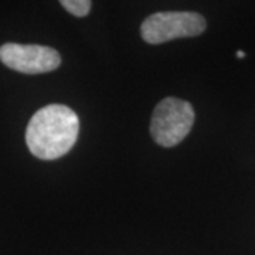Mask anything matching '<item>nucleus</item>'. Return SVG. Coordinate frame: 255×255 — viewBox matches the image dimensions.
<instances>
[{"label": "nucleus", "mask_w": 255, "mask_h": 255, "mask_svg": "<svg viewBox=\"0 0 255 255\" xmlns=\"http://www.w3.org/2000/svg\"><path fill=\"white\" fill-rule=\"evenodd\" d=\"M80 119L71 108L53 104L31 117L26 130V143L33 155L54 160L68 153L77 142Z\"/></svg>", "instance_id": "nucleus-1"}, {"label": "nucleus", "mask_w": 255, "mask_h": 255, "mask_svg": "<svg viewBox=\"0 0 255 255\" xmlns=\"http://www.w3.org/2000/svg\"><path fill=\"white\" fill-rule=\"evenodd\" d=\"M193 124L194 111L190 102L169 97L156 105L150 121V133L156 143L172 147L189 135Z\"/></svg>", "instance_id": "nucleus-2"}, {"label": "nucleus", "mask_w": 255, "mask_h": 255, "mask_svg": "<svg viewBox=\"0 0 255 255\" xmlns=\"http://www.w3.org/2000/svg\"><path fill=\"white\" fill-rule=\"evenodd\" d=\"M206 30V20L193 11H160L145 18L142 38L149 44H163L174 38L196 37Z\"/></svg>", "instance_id": "nucleus-3"}, {"label": "nucleus", "mask_w": 255, "mask_h": 255, "mask_svg": "<svg viewBox=\"0 0 255 255\" xmlns=\"http://www.w3.org/2000/svg\"><path fill=\"white\" fill-rule=\"evenodd\" d=\"M0 61L21 74H44L57 70L61 57L51 47L6 43L0 47Z\"/></svg>", "instance_id": "nucleus-4"}, {"label": "nucleus", "mask_w": 255, "mask_h": 255, "mask_svg": "<svg viewBox=\"0 0 255 255\" xmlns=\"http://www.w3.org/2000/svg\"><path fill=\"white\" fill-rule=\"evenodd\" d=\"M61 6L75 17H84L90 13L92 3L90 0H63Z\"/></svg>", "instance_id": "nucleus-5"}, {"label": "nucleus", "mask_w": 255, "mask_h": 255, "mask_svg": "<svg viewBox=\"0 0 255 255\" xmlns=\"http://www.w3.org/2000/svg\"><path fill=\"white\" fill-rule=\"evenodd\" d=\"M237 57L238 58H244V57H246V53L240 50V51H237Z\"/></svg>", "instance_id": "nucleus-6"}]
</instances>
